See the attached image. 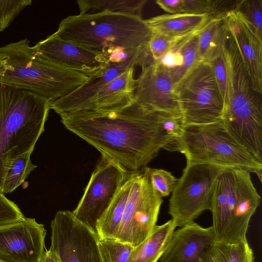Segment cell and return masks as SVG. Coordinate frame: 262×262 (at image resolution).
Returning <instances> with one entry per match:
<instances>
[{
	"label": "cell",
	"instance_id": "12",
	"mask_svg": "<svg viewBox=\"0 0 262 262\" xmlns=\"http://www.w3.org/2000/svg\"><path fill=\"white\" fill-rule=\"evenodd\" d=\"M50 249L59 262H104L96 231L70 211L59 210L51 223Z\"/></svg>",
	"mask_w": 262,
	"mask_h": 262
},
{
	"label": "cell",
	"instance_id": "32",
	"mask_svg": "<svg viewBox=\"0 0 262 262\" xmlns=\"http://www.w3.org/2000/svg\"><path fill=\"white\" fill-rule=\"evenodd\" d=\"M31 0H0V32L4 31Z\"/></svg>",
	"mask_w": 262,
	"mask_h": 262
},
{
	"label": "cell",
	"instance_id": "3",
	"mask_svg": "<svg viewBox=\"0 0 262 262\" xmlns=\"http://www.w3.org/2000/svg\"><path fill=\"white\" fill-rule=\"evenodd\" d=\"M50 103L33 92L0 84V192L8 163L33 151L45 130Z\"/></svg>",
	"mask_w": 262,
	"mask_h": 262
},
{
	"label": "cell",
	"instance_id": "5",
	"mask_svg": "<svg viewBox=\"0 0 262 262\" xmlns=\"http://www.w3.org/2000/svg\"><path fill=\"white\" fill-rule=\"evenodd\" d=\"M224 47L228 81L222 120L228 132L239 144L247 149L256 148L262 143L261 94L254 90L227 27Z\"/></svg>",
	"mask_w": 262,
	"mask_h": 262
},
{
	"label": "cell",
	"instance_id": "30",
	"mask_svg": "<svg viewBox=\"0 0 262 262\" xmlns=\"http://www.w3.org/2000/svg\"><path fill=\"white\" fill-rule=\"evenodd\" d=\"M207 62L212 70L225 105L227 98L228 76L224 42L223 46L210 57Z\"/></svg>",
	"mask_w": 262,
	"mask_h": 262
},
{
	"label": "cell",
	"instance_id": "10",
	"mask_svg": "<svg viewBox=\"0 0 262 262\" xmlns=\"http://www.w3.org/2000/svg\"><path fill=\"white\" fill-rule=\"evenodd\" d=\"M163 200L150 183L148 167L135 172L115 239L137 247L151 233Z\"/></svg>",
	"mask_w": 262,
	"mask_h": 262
},
{
	"label": "cell",
	"instance_id": "20",
	"mask_svg": "<svg viewBox=\"0 0 262 262\" xmlns=\"http://www.w3.org/2000/svg\"><path fill=\"white\" fill-rule=\"evenodd\" d=\"M153 32L181 39L198 34L208 22L207 15L163 14L144 20Z\"/></svg>",
	"mask_w": 262,
	"mask_h": 262
},
{
	"label": "cell",
	"instance_id": "13",
	"mask_svg": "<svg viewBox=\"0 0 262 262\" xmlns=\"http://www.w3.org/2000/svg\"><path fill=\"white\" fill-rule=\"evenodd\" d=\"M154 62L149 47L135 49L123 60L118 62L108 61L97 73L69 94L51 101L50 107L58 115L80 111L96 93L128 69L136 66L142 67Z\"/></svg>",
	"mask_w": 262,
	"mask_h": 262
},
{
	"label": "cell",
	"instance_id": "26",
	"mask_svg": "<svg viewBox=\"0 0 262 262\" xmlns=\"http://www.w3.org/2000/svg\"><path fill=\"white\" fill-rule=\"evenodd\" d=\"M212 251L217 262H254L246 237L234 243L216 241Z\"/></svg>",
	"mask_w": 262,
	"mask_h": 262
},
{
	"label": "cell",
	"instance_id": "28",
	"mask_svg": "<svg viewBox=\"0 0 262 262\" xmlns=\"http://www.w3.org/2000/svg\"><path fill=\"white\" fill-rule=\"evenodd\" d=\"M237 11L262 42V0H243Z\"/></svg>",
	"mask_w": 262,
	"mask_h": 262
},
{
	"label": "cell",
	"instance_id": "29",
	"mask_svg": "<svg viewBox=\"0 0 262 262\" xmlns=\"http://www.w3.org/2000/svg\"><path fill=\"white\" fill-rule=\"evenodd\" d=\"M99 246L104 262H126L135 248L115 239H99Z\"/></svg>",
	"mask_w": 262,
	"mask_h": 262
},
{
	"label": "cell",
	"instance_id": "40",
	"mask_svg": "<svg viewBox=\"0 0 262 262\" xmlns=\"http://www.w3.org/2000/svg\"><path fill=\"white\" fill-rule=\"evenodd\" d=\"M200 262H217V260L213 253L212 248L206 252L202 257L200 259Z\"/></svg>",
	"mask_w": 262,
	"mask_h": 262
},
{
	"label": "cell",
	"instance_id": "17",
	"mask_svg": "<svg viewBox=\"0 0 262 262\" xmlns=\"http://www.w3.org/2000/svg\"><path fill=\"white\" fill-rule=\"evenodd\" d=\"M215 242L212 226L204 228L193 222L174 231L160 262H200Z\"/></svg>",
	"mask_w": 262,
	"mask_h": 262
},
{
	"label": "cell",
	"instance_id": "16",
	"mask_svg": "<svg viewBox=\"0 0 262 262\" xmlns=\"http://www.w3.org/2000/svg\"><path fill=\"white\" fill-rule=\"evenodd\" d=\"M33 47L41 56L89 76L98 72L108 62L103 54L64 39L56 32Z\"/></svg>",
	"mask_w": 262,
	"mask_h": 262
},
{
	"label": "cell",
	"instance_id": "6",
	"mask_svg": "<svg viewBox=\"0 0 262 262\" xmlns=\"http://www.w3.org/2000/svg\"><path fill=\"white\" fill-rule=\"evenodd\" d=\"M168 150L183 154L186 164H206L246 170L262 179V163L228 132L222 120L205 124L183 125Z\"/></svg>",
	"mask_w": 262,
	"mask_h": 262
},
{
	"label": "cell",
	"instance_id": "23",
	"mask_svg": "<svg viewBox=\"0 0 262 262\" xmlns=\"http://www.w3.org/2000/svg\"><path fill=\"white\" fill-rule=\"evenodd\" d=\"M226 30L225 19L212 20L198 33V61L207 62L224 45Z\"/></svg>",
	"mask_w": 262,
	"mask_h": 262
},
{
	"label": "cell",
	"instance_id": "21",
	"mask_svg": "<svg viewBox=\"0 0 262 262\" xmlns=\"http://www.w3.org/2000/svg\"><path fill=\"white\" fill-rule=\"evenodd\" d=\"M135 173L131 171L112 202L98 220L95 231L100 239H115L122 220Z\"/></svg>",
	"mask_w": 262,
	"mask_h": 262
},
{
	"label": "cell",
	"instance_id": "35",
	"mask_svg": "<svg viewBox=\"0 0 262 262\" xmlns=\"http://www.w3.org/2000/svg\"><path fill=\"white\" fill-rule=\"evenodd\" d=\"M180 40L152 32L149 49L154 62L159 61Z\"/></svg>",
	"mask_w": 262,
	"mask_h": 262
},
{
	"label": "cell",
	"instance_id": "1",
	"mask_svg": "<svg viewBox=\"0 0 262 262\" xmlns=\"http://www.w3.org/2000/svg\"><path fill=\"white\" fill-rule=\"evenodd\" d=\"M59 115L68 130L129 171L146 166L161 149L168 150L175 139L162 127L159 112L135 100L121 108Z\"/></svg>",
	"mask_w": 262,
	"mask_h": 262
},
{
	"label": "cell",
	"instance_id": "18",
	"mask_svg": "<svg viewBox=\"0 0 262 262\" xmlns=\"http://www.w3.org/2000/svg\"><path fill=\"white\" fill-rule=\"evenodd\" d=\"M254 90L262 93V42L237 12L225 18Z\"/></svg>",
	"mask_w": 262,
	"mask_h": 262
},
{
	"label": "cell",
	"instance_id": "39",
	"mask_svg": "<svg viewBox=\"0 0 262 262\" xmlns=\"http://www.w3.org/2000/svg\"><path fill=\"white\" fill-rule=\"evenodd\" d=\"M40 262H59L56 255L50 249L45 250Z\"/></svg>",
	"mask_w": 262,
	"mask_h": 262
},
{
	"label": "cell",
	"instance_id": "19",
	"mask_svg": "<svg viewBox=\"0 0 262 262\" xmlns=\"http://www.w3.org/2000/svg\"><path fill=\"white\" fill-rule=\"evenodd\" d=\"M134 67L111 81L91 97L80 111H105L121 108L135 101Z\"/></svg>",
	"mask_w": 262,
	"mask_h": 262
},
{
	"label": "cell",
	"instance_id": "22",
	"mask_svg": "<svg viewBox=\"0 0 262 262\" xmlns=\"http://www.w3.org/2000/svg\"><path fill=\"white\" fill-rule=\"evenodd\" d=\"M176 228L171 219L156 225L150 235L134 248L126 262H158Z\"/></svg>",
	"mask_w": 262,
	"mask_h": 262
},
{
	"label": "cell",
	"instance_id": "7",
	"mask_svg": "<svg viewBox=\"0 0 262 262\" xmlns=\"http://www.w3.org/2000/svg\"><path fill=\"white\" fill-rule=\"evenodd\" d=\"M260 202L249 171L236 168L224 170L216 181L210 210L216 241L234 243L246 237Z\"/></svg>",
	"mask_w": 262,
	"mask_h": 262
},
{
	"label": "cell",
	"instance_id": "36",
	"mask_svg": "<svg viewBox=\"0 0 262 262\" xmlns=\"http://www.w3.org/2000/svg\"><path fill=\"white\" fill-rule=\"evenodd\" d=\"M161 125L166 133L174 138H178L182 134V116L168 113L160 112Z\"/></svg>",
	"mask_w": 262,
	"mask_h": 262
},
{
	"label": "cell",
	"instance_id": "25",
	"mask_svg": "<svg viewBox=\"0 0 262 262\" xmlns=\"http://www.w3.org/2000/svg\"><path fill=\"white\" fill-rule=\"evenodd\" d=\"M32 151L24 153L8 164L4 178L3 193H10L21 185L37 166L32 163Z\"/></svg>",
	"mask_w": 262,
	"mask_h": 262
},
{
	"label": "cell",
	"instance_id": "34",
	"mask_svg": "<svg viewBox=\"0 0 262 262\" xmlns=\"http://www.w3.org/2000/svg\"><path fill=\"white\" fill-rule=\"evenodd\" d=\"M25 217L14 202L0 192V228L21 221Z\"/></svg>",
	"mask_w": 262,
	"mask_h": 262
},
{
	"label": "cell",
	"instance_id": "15",
	"mask_svg": "<svg viewBox=\"0 0 262 262\" xmlns=\"http://www.w3.org/2000/svg\"><path fill=\"white\" fill-rule=\"evenodd\" d=\"M174 85L169 69L154 62L142 67L135 79V100L149 110L181 116Z\"/></svg>",
	"mask_w": 262,
	"mask_h": 262
},
{
	"label": "cell",
	"instance_id": "27",
	"mask_svg": "<svg viewBox=\"0 0 262 262\" xmlns=\"http://www.w3.org/2000/svg\"><path fill=\"white\" fill-rule=\"evenodd\" d=\"M177 46L182 57V64L179 68L169 69L174 84L179 81L198 61V34L180 40L177 42Z\"/></svg>",
	"mask_w": 262,
	"mask_h": 262
},
{
	"label": "cell",
	"instance_id": "38",
	"mask_svg": "<svg viewBox=\"0 0 262 262\" xmlns=\"http://www.w3.org/2000/svg\"><path fill=\"white\" fill-rule=\"evenodd\" d=\"M156 3L162 9L171 14L182 13V0H158Z\"/></svg>",
	"mask_w": 262,
	"mask_h": 262
},
{
	"label": "cell",
	"instance_id": "9",
	"mask_svg": "<svg viewBox=\"0 0 262 262\" xmlns=\"http://www.w3.org/2000/svg\"><path fill=\"white\" fill-rule=\"evenodd\" d=\"M226 168L206 164H186L172 192L168 213L176 227L192 223L211 210L216 181Z\"/></svg>",
	"mask_w": 262,
	"mask_h": 262
},
{
	"label": "cell",
	"instance_id": "8",
	"mask_svg": "<svg viewBox=\"0 0 262 262\" xmlns=\"http://www.w3.org/2000/svg\"><path fill=\"white\" fill-rule=\"evenodd\" d=\"M183 125L222 120L224 101L210 64L197 61L174 85Z\"/></svg>",
	"mask_w": 262,
	"mask_h": 262
},
{
	"label": "cell",
	"instance_id": "14",
	"mask_svg": "<svg viewBox=\"0 0 262 262\" xmlns=\"http://www.w3.org/2000/svg\"><path fill=\"white\" fill-rule=\"evenodd\" d=\"M47 231L35 219L0 228V261L40 262L46 250Z\"/></svg>",
	"mask_w": 262,
	"mask_h": 262
},
{
	"label": "cell",
	"instance_id": "11",
	"mask_svg": "<svg viewBox=\"0 0 262 262\" xmlns=\"http://www.w3.org/2000/svg\"><path fill=\"white\" fill-rule=\"evenodd\" d=\"M131 171L101 156L83 194L72 212L79 221L95 231L98 220L110 205Z\"/></svg>",
	"mask_w": 262,
	"mask_h": 262
},
{
	"label": "cell",
	"instance_id": "24",
	"mask_svg": "<svg viewBox=\"0 0 262 262\" xmlns=\"http://www.w3.org/2000/svg\"><path fill=\"white\" fill-rule=\"evenodd\" d=\"M146 0H78L80 14L91 10L108 11L141 16V10Z\"/></svg>",
	"mask_w": 262,
	"mask_h": 262
},
{
	"label": "cell",
	"instance_id": "33",
	"mask_svg": "<svg viewBox=\"0 0 262 262\" xmlns=\"http://www.w3.org/2000/svg\"><path fill=\"white\" fill-rule=\"evenodd\" d=\"M243 0H207L208 21L222 20L238 10Z\"/></svg>",
	"mask_w": 262,
	"mask_h": 262
},
{
	"label": "cell",
	"instance_id": "41",
	"mask_svg": "<svg viewBox=\"0 0 262 262\" xmlns=\"http://www.w3.org/2000/svg\"><path fill=\"white\" fill-rule=\"evenodd\" d=\"M0 262H2V261H0Z\"/></svg>",
	"mask_w": 262,
	"mask_h": 262
},
{
	"label": "cell",
	"instance_id": "37",
	"mask_svg": "<svg viewBox=\"0 0 262 262\" xmlns=\"http://www.w3.org/2000/svg\"><path fill=\"white\" fill-rule=\"evenodd\" d=\"M182 13L207 15V0H182Z\"/></svg>",
	"mask_w": 262,
	"mask_h": 262
},
{
	"label": "cell",
	"instance_id": "2",
	"mask_svg": "<svg viewBox=\"0 0 262 262\" xmlns=\"http://www.w3.org/2000/svg\"><path fill=\"white\" fill-rule=\"evenodd\" d=\"M89 78L41 56L28 38L0 47V84L33 92L50 101L69 94Z\"/></svg>",
	"mask_w": 262,
	"mask_h": 262
},
{
	"label": "cell",
	"instance_id": "4",
	"mask_svg": "<svg viewBox=\"0 0 262 262\" xmlns=\"http://www.w3.org/2000/svg\"><path fill=\"white\" fill-rule=\"evenodd\" d=\"M61 38L103 54L149 47L152 30L141 16L108 11L71 15L59 24Z\"/></svg>",
	"mask_w": 262,
	"mask_h": 262
},
{
	"label": "cell",
	"instance_id": "31",
	"mask_svg": "<svg viewBox=\"0 0 262 262\" xmlns=\"http://www.w3.org/2000/svg\"><path fill=\"white\" fill-rule=\"evenodd\" d=\"M148 171L151 185L156 192L162 198L168 196L173 190L178 179L163 169L148 167Z\"/></svg>",
	"mask_w": 262,
	"mask_h": 262
}]
</instances>
